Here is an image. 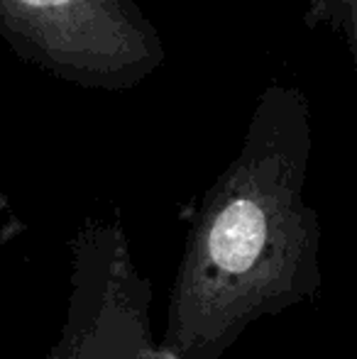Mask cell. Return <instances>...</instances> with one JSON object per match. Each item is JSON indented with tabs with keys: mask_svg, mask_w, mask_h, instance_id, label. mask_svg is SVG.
Listing matches in <instances>:
<instances>
[{
	"mask_svg": "<svg viewBox=\"0 0 357 359\" xmlns=\"http://www.w3.org/2000/svg\"><path fill=\"white\" fill-rule=\"evenodd\" d=\"M340 10V18H343L345 32H348L350 47H353L355 62H357V0H335Z\"/></svg>",
	"mask_w": 357,
	"mask_h": 359,
	"instance_id": "obj_4",
	"label": "cell"
},
{
	"mask_svg": "<svg viewBox=\"0 0 357 359\" xmlns=\"http://www.w3.org/2000/svg\"><path fill=\"white\" fill-rule=\"evenodd\" d=\"M123 298L125 293L120 288L113 293V281H108L86 359H157V350H149L144 340L147 332L140 325L142 316H135L133 306H123Z\"/></svg>",
	"mask_w": 357,
	"mask_h": 359,
	"instance_id": "obj_2",
	"label": "cell"
},
{
	"mask_svg": "<svg viewBox=\"0 0 357 359\" xmlns=\"http://www.w3.org/2000/svg\"><path fill=\"white\" fill-rule=\"evenodd\" d=\"M15 3L27 10H49V8H57V5L69 3V0H15Z\"/></svg>",
	"mask_w": 357,
	"mask_h": 359,
	"instance_id": "obj_5",
	"label": "cell"
},
{
	"mask_svg": "<svg viewBox=\"0 0 357 359\" xmlns=\"http://www.w3.org/2000/svg\"><path fill=\"white\" fill-rule=\"evenodd\" d=\"M304 156L260 166L206 215L179 266L157 359H218L250 323L321 286L318 217L301 198Z\"/></svg>",
	"mask_w": 357,
	"mask_h": 359,
	"instance_id": "obj_1",
	"label": "cell"
},
{
	"mask_svg": "<svg viewBox=\"0 0 357 359\" xmlns=\"http://www.w3.org/2000/svg\"><path fill=\"white\" fill-rule=\"evenodd\" d=\"M103 296H105V281L100 284V293L95 296V301H79L76 303V318L72 320L67 330V340L59 345V350L54 352V359H86V350H88V340L90 332L95 327V320H98L100 306H103Z\"/></svg>",
	"mask_w": 357,
	"mask_h": 359,
	"instance_id": "obj_3",
	"label": "cell"
}]
</instances>
